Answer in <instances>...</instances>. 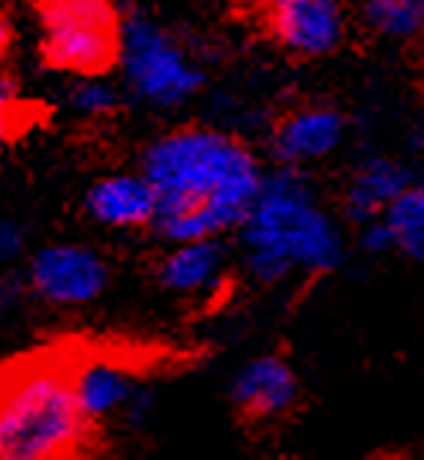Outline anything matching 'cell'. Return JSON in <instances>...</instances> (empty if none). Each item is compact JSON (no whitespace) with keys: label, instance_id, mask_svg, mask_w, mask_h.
I'll return each instance as SVG.
<instances>
[{"label":"cell","instance_id":"obj_1","mask_svg":"<svg viewBox=\"0 0 424 460\" xmlns=\"http://www.w3.org/2000/svg\"><path fill=\"white\" fill-rule=\"evenodd\" d=\"M138 169L157 190L151 232L163 244L235 235L265 178L253 147L211 124L163 129L145 145Z\"/></svg>","mask_w":424,"mask_h":460},{"label":"cell","instance_id":"obj_2","mask_svg":"<svg viewBox=\"0 0 424 460\" xmlns=\"http://www.w3.org/2000/svg\"><path fill=\"white\" fill-rule=\"evenodd\" d=\"M343 217L331 211L307 169H265L244 226L235 232L244 274L256 286H283L298 277H325L349 259Z\"/></svg>","mask_w":424,"mask_h":460},{"label":"cell","instance_id":"obj_3","mask_svg":"<svg viewBox=\"0 0 424 460\" xmlns=\"http://www.w3.org/2000/svg\"><path fill=\"white\" fill-rule=\"evenodd\" d=\"M73 385V367L60 358H31L10 370L0 406V457L55 460L69 457L88 439Z\"/></svg>","mask_w":424,"mask_h":460},{"label":"cell","instance_id":"obj_4","mask_svg":"<svg viewBox=\"0 0 424 460\" xmlns=\"http://www.w3.org/2000/svg\"><path fill=\"white\" fill-rule=\"evenodd\" d=\"M118 69L129 100L154 111L184 109L208 88V69L196 51L142 10L120 19Z\"/></svg>","mask_w":424,"mask_h":460},{"label":"cell","instance_id":"obj_5","mask_svg":"<svg viewBox=\"0 0 424 460\" xmlns=\"http://www.w3.org/2000/svg\"><path fill=\"white\" fill-rule=\"evenodd\" d=\"M40 51L66 75H102L118 66L120 19L109 0H42Z\"/></svg>","mask_w":424,"mask_h":460},{"label":"cell","instance_id":"obj_6","mask_svg":"<svg viewBox=\"0 0 424 460\" xmlns=\"http://www.w3.org/2000/svg\"><path fill=\"white\" fill-rule=\"evenodd\" d=\"M352 0H259V24L283 55L325 60L349 40Z\"/></svg>","mask_w":424,"mask_h":460},{"label":"cell","instance_id":"obj_7","mask_svg":"<svg viewBox=\"0 0 424 460\" xmlns=\"http://www.w3.org/2000/svg\"><path fill=\"white\" fill-rule=\"evenodd\" d=\"M33 298L57 310H75L100 301L111 283L109 259L79 241H51L24 259Z\"/></svg>","mask_w":424,"mask_h":460},{"label":"cell","instance_id":"obj_8","mask_svg":"<svg viewBox=\"0 0 424 460\" xmlns=\"http://www.w3.org/2000/svg\"><path fill=\"white\" fill-rule=\"evenodd\" d=\"M349 133V118L334 102H301L283 111L268 133V157L274 166L310 169L331 160Z\"/></svg>","mask_w":424,"mask_h":460},{"label":"cell","instance_id":"obj_9","mask_svg":"<svg viewBox=\"0 0 424 460\" xmlns=\"http://www.w3.org/2000/svg\"><path fill=\"white\" fill-rule=\"evenodd\" d=\"M301 401V379L280 352L247 358L229 379V403L244 421H280Z\"/></svg>","mask_w":424,"mask_h":460},{"label":"cell","instance_id":"obj_10","mask_svg":"<svg viewBox=\"0 0 424 460\" xmlns=\"http://www.w3.org/2000/svg\"><path fill=\"white\" fill-rule=\"evenodd\" d=\"M84 217L109 232H142L157 217V190L142 169L100 175L82 196Z\"/></svg>","mask_w":424,"mask_h":460},{"label":"cell","instance_id":"obj_11","mask_svg":"<svg viewBox=\"0 0 424 460\" xmlns=\"http://www.w3.org/2000/svg\"><path fill=\"white\" fill-rule=\"evenodd\" d=\"M419 181L415 169L392 154H367L346 175L340 190V217L352 229L365 226L388 211V205L403 193L406 187Z\"/></svg>","mask_w":424,"mask_h":460},{"label":"cell","instance_id":"obj_12","mask_svg":"<svg viewBox=\"0 0 424 460\" xmlns=\"http://www.w3.org/2000/svg\"><path fill=\"white\" fill-rule=\"evenodd\" d=\"M157 286L175 298H208L217 295L229 277V250L220 238H199L169 244L154 268Z\"/></svg>","mask_w":424,"mask_h":460},{"label":"cell","instance_id":"obj_13","mask_svg":"<svg viewBox=\"0 0 424 460\" xmlns=\"http://www.w3.org/2000/svg\"><path fill=\"white\" fill-rule=\"evenodd\" d=\"M73 385L84 419H88L91 428H97V424L118 419L124 412V406L142 388V382L127 364L97 355V358H84L75 364Z\"/></svg>","mask_w":424,"mask_h":460},{"label":"cell","instance_id":"obj_14","mask_svg":"<svg viewBox=\"0 0 424 460\" xmlns=\"http://www.w3.org/2000/svg\"><path fill=\"white\" fill-rule=\"evenodd\" d=\"M356 22L383 42H419L424 37V0H352Z\"/></svg>","mask_w":424,"mask_h":460},{"label":"cell","instance_id":"obj_15","mask_svg":"<svg viewBox=\"0 0 424 460\" xmlns=\"http://www.w3.org/2000/svg\"><path fill=\"white\" fill-rule=\"evenodd\" d=\"M385 220L392 223L397 253L410 262L424 265V178L412 181L401 196L388 205Z\"/></svg>","mask_w":424,"mask_h":460},{"label":"cell","instance_id":"obj_16","mask_svg":"<svg viewBox=\"0 0 424 460\" xmlns=\"http://www.w3.org/2000/svg\"><path fill=\"white\" fill-rule=\"evenodd\" d=\"M64 106L69 109V115L82 120H106L124 106V93H120L118 84L106 82V73L73 75L64 93Z\"/></svg>","mask_w":424,"mask_h":460},{"label":"cell","instance_id":"obj_17","mask_svg":"<svg viewBox=\"0 0 424 460\" xmlns=\"http://www.w3.org/2000/svg\"><path fill=\"white\" fill-rule=\"evenodd\" d=\"M356 247H358V253H365L367 259L397 253L394 229H392V223L385 220V214L376 217V220L365 223V226H358V229H356Z\"/></svg>","mask_w":424,"mask_h":460},{"label":"cell","instance_id":"obj_18","mask_svg":"<svg viewBox=\"0 0 424 460\" xmlns=\"http://www.w3.org/2000/svg\"><path fill=\"white\" fill-rule=\"evenodd\" d=\"M154 410H157V392L148 385H142L133 397H129V403L124 406V412L118 415V421L124 424L127 430H142L151 424Z\"/></svg>","mask_w":424,"mask_h":460},{"label":"cell","instance_id":"obj_19","mask_svg":"<svg viewBox=\"0 0 424 460\" xmlns=\"http://www.w3.org/2000/svg\"><path fill=\"white\" fill-rule=\"evenodd\" d=\"M24 256H28V229L15 217H4L0 220V259L13 265Z\"/></svg>","mask_w":424,"mask_h":460},{"label":"cell","instance_id":"obj_20","mask_svg":"<svg viewBox=\"0 0 424 460\" xmlns=\"http://www.w3.org/2000/svg\"><path fill=\"white\" fill-rule=\"evenodd\" d=\"M406 151L415 154V157H421V154H424V120H421V124L410 127V136H406Z\"/></svg>","mask_w":424,"mask_h":460},{"label":"cell","instance_id":"obj_21","mask_svg":"<svg viewBox=\"0 0 424 460\" xmlns=\"http://www.w3.org/2000/svg\"><path fill=\"white\" fill-rule=\"evenodd\" d=\"M421 97H424V82H421Z\"/></svg>","mask_w":424,"mask_h":460}]
</instances>
